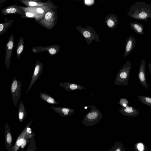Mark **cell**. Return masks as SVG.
I'll list each match as a JSON object with an SVG mask.
<instances>
[{
  "label": "cell",
  "instance_id": "1",
  "mask_svg": "<svg viewBox=\"0 0 151 151\" xmlns=\"http://www.w3.org/2000/svg\"><path fill=\"white\" fill-rule=\"evenodd\" d=\"M127 14L134 19L147 21L151 18V4L137 2L131 6Z\"/></svg>",
  "mask_w": 151,
  "mask_h": 151
},
{
  "label": "cell",
  "instance_id": "2",
  "mask_svg": "<svg viewBox=\"0 0 151 151\" xmlns=\"http://www.w3.org/2000/svg\"><path fill=\"white\" fill-rule=\"evenodd\" d=\"M91 110L84 116L82 123L85 126L89 127L94 125L103 118V116L100 111L94 105L89 106Z\"/></svg>",
  "mask_w": 151,
  "mask_h": 151
},
{
  "label": "cell",
  "instance_id": "3",
  "mask_svg": "<svg viewBox=\"0 0 151 151\" xmlns=\"http://www.w3.org/2000/svg\"><path fill=\"white\" fill-rule=\"evenodd\" d=\"M131 64L130 61H127L123 66L119 72L116 74L114 83L116 85H123L127 86L128 84V80L131 69Z\"/></svg>",
  "mask_w": 151,
  "mask_h": 151
},
{
  "label": "cell",
  "instance_id": "4",
  "mask_svg": "<svg viewBox=\"0 0 151 151\" xmlns=\"http://www.w3.org/2000/svg\"><path fill=\"white\" fill-rule=\"evenodd\" d=\"M76 28L85 39L88 45L91 44L93 40L100 42L99 36L92 27L89 26L86 27L78 26Z\"/></svg>",
  "mask_w": 151,
  "mask_h": 151
},
{
  "label": "cell",
  "instance_id": "5",
  "mask_svg": "<svg viewBox=\"0 0 151 151\" xmlns=\"http://www.w3.org/2000/svg\"><path fill=\"white\" fill-rule=\"evenodd\" d=\"M22 87L20 81L14 77L11 85V90L13 102L16 107L21 97Z\"/></svg>",
  "mask_w": 151,
  "mask_h": 151
},
{
  "label": "cell",
  "instance_id": "6",
  "mask_svg": "<svg viewBox=\"0 0 151 151\" xmlns=\"http://www.w3.org/2000/svg\"><path fill=\"white\" fill-rule=\"evenodd\" d=\"M14 35H12L10 37L6 45L5 65L7 68H9V67L12 51L14 46Z\"/></svg>",
  "mask_w": 151,
  "mask_h": 151
},
{
  "label": "cell",
  "instance_id": "7",
  "mask_svg": "<svg viewBox=\"0 0 151 151\" xmlns=\"http://www.w3.org/2000/svg\"><path fill=\"white\" fill-rule=\"evenodd\" d=\"M60 48V46L57 45H51L46 47L40 46L35 47H33L32 51L34 53H38L47 51L50 54V56H52L57 54L59 52Z\"/></svg>",
  "mask_w": 151,
  "mask_h": 151
},
{
  "label": "cell",
  "instance_id": "8",
  "mask_svg": "<svg viewBox=\"0 0 151 151\" xmlns=\"http://www.w3.org/2000/svg\"><path fill=\"white\" fill-rule=\"evenodd\" d=\"M43 64L38 60H37L35 65L32 77L31 80L28 88V89L26 91H29L33 85L42 73Z\"/></svg>",
  "mask_w": 151,
  "mask_h": 151
},
{
  "label": "cell",
  "instance_id": "9",
  "mask_svg": "<svg viewBox=\"0 0 151 151\" xmlns=\"http://www.w3.org/2000/svg\"><path fill=\"white\" fill-rule=\"evenodd\" d=\"M146 62L143 59L140 63V68L138 75V77L142 86H144L146 89H148L145 74Z\"/></svg>",
  "mask_w": 151,
  "mask_h": 151
},
{
  "label": "cell",
  "instance_id": "10",
  "mask_svg": "<svg viewBox=\"0 0 151 151\" xmlns=\"http://www.w3.org/2000/svg\"><path fill=\"white\" fill-rule=\"evenodd\" d=\"M5 145L8 151H12V137L10 128L7 123L5 126Z\"/></svg>",
  "mask_w": 151,
  "mask_h": 151
},
{
  "label": "cell",
  "instance_id": "11",
  "mask_svg": "<svg viewBox=\"0 0 151 151\" xmlns=\"http://www.w3.org/2000/svg\"><path fill=\"white\" fill-rule=\"evenodd\" d=\"M119 111L124 116L129 117L137 116L139 113V111L136 109L129 105L125 107H122L119 110Z\"/></svg>",
  "mask_w": 151,
  "mask_h": 151
},
{
  "label": "cell",
  "instance_id": "12",
  "mask_svg": "<svg viewBox=\"0 0 151 151\" xmlns=\"http://www.w3.org/2000/svg\"><path fill=\"white\" fill-rule=\"evenodd\" d=\"M106 25L111 29H114L117 26L119 20L117 17L114 14H109L105 18Z\"/></svg>",
  "mask_w": 151,
  "mask_h": 151
},
{
  "label": "cell",
  "instance_id": "13",
  "mask_svg": "<svg viewBox=\"0 0 151 151\" xmlns=\"http://www.w3.org/2000/svg\"><path fill=\"white\" fill-rule=\"evenodd\" d=\"M136 44V39L134 37L130 35L127 38L125 45V50L124 57L128 55L134 49Z\"/></svg>",
  "mask_w": 151,
  "mask_h": 151
},
{
  "label": "cell",
  "instance_id": "14",
  "mask_svg": "<svg viewBox=\"0 0 151 151\" xmlns=\"http://www.w3.org/2000/svg\"><path fill=\"white\" fill-rule=\"evenodd\" d=\"M51 108L63 117H67L72 114L75 111L73 109L66 107L52 106Z\"/></svg>",
  "mask_w": 151,
  "mask_h": 151
},
{
  "label": "cell",
  "instance_id": "15",
  "mask_svg": "<svg viewBox=\"0 0 151 151\" xmlns=\"http://www.w3.org/2000/svg\"><path fill=\"white\" fill-rule=\"evenodd\" d=\"M59 85L67 91H73L85 89L86 88L78 84L70 82L60 83Z\"/></svg>",
  "mask_w": 151,
  "mask_h": 151
},
{
  "label": "cell",
  "instance_id": "16",
  "mask_svg": "<svg viewBox=\"0 0 151 151\" xmlns=\"http://www.w3.org/2000/svg\"><path fill=\"white\" fill-rule=\"evenodd\" d=\"M27 125L17 138L15 144L13 146L12 151H17L21 146L27 133Z\"/></svg>",
  "mask_w": 151,
  "mask_h": 151
},
{
  "label": "cell",
  "instance_id": "17",
  "mask_svg": "<svg viewBox=\"0 0 151 151\" xmlns=\"http://www.w3.org/2000/svg\"><path fill=\"white\" fill-rule=\"evenodd\" d=\"M27 116V111L22 101L18 106V117L19 121L23 122Z\"/></svg>",
  "mask_w": 151,
  "mask_h": 151
},
{
  "label": "cell",
  "instance_id": "18",
  "mask_svg": "<svg viewBox=\"0 0 151 151\" xmlns=\"http://www.w3.org/2000/svg\"><path fill=\"white\" fill-rule=\"evenodd\" d=\"M129 25L132 29L137 33L142 35L144 32V27L142 24L136 22H131Z\"/></svg>",
  "mask_w": 151,
  "mask_h": 151
},
{
  "label": "cell",
  "instance_id": "19",
  "mask_svg": "<svg viewBox=\"0 0 151 151\" xmlns=\"http://www.w3.org/2000/svg\"><path fill=\"white\" fill-rule=\"evenodd\" d=\"M40 97L42 100L49 104L57 105L58 104L51 96L45 93L41 92Z\"/></svg>",
  "mask_w": 151,
  "mask_h": 151
},
{
  "label": "cell",
  "instance_id": "20",
  "mask_svg": "<svg viewBox=\"0 0 151 151\" xmlns=\"http://www.w3.org/2000/svg\"><path fill=\"white\" fill-rule=\"evenodd\" d=\"M16 48L17 57L18 59H19L24 48V41L22 37H21L19 39Z\"/></svg>",
  "mask_w": 151,
  "mask_h": 151
},
{
  "label": "cell",
  "instance_id": "21",
  "mask_svg": "<svg viewBox=\"0 0 151 151\" xmlns=\"http://www.w3.org/2000/svg\"><path fill=\"white\" fill-rule=\"evenodd\" d=\"M137 96L140 101L151 107V97L143 96Z\"/></svg>",
  "mask_w": 151,
  "mask_h": 151
},
{
  "label": "cell",
  "instance_id": "22",
  "mask_svg": "<svg viewBox=\"0 0 151 151\" xmlns=\"http://www.w3.org/2000/svg\"><path fill=\"white\" fill-rule=\"evenodd\" d=\"M109 151H125L124 147L120 142H117L115 143L114 145L112 147Z\"/></svg>",
  "mask_w": 151,
  "mask_h": 151
},
{
  "label": "cell",
  "instance_id": "23",
  "mask_svg": "<svg viewBox=\"0 0 151 151\" xmlns=\"http://www.w3.org/2000/svg\"><path fill=\"white\" fill-rule=\"evenodd\" d=\"M135 151H146L147 148L145 145L142 142H138L136 143L134 145Z\"/></svg>",
  "mask_w": 151,
  "mask_h": 151
},
{
  "label": "cell",
  "instance_id": "24",
  "mask_svg": "<svg viewBox=\"0 0 151 151\" xmlns=\"http://www.w3.org/2000/svg\"><path fill=\"white\" fill-rule=\"evenodd\" d=\"M33 136L30 139L29 144L27 151H35L37 149V147Z\"/></svg>",
  "mask_w": 151,
  "mask_h": 151
},
{
  "label": "cell",
  "instance_id": "25",
  "mask_svg": "<svg viewBox=\"0 0 151 151\" xmlns=\"http://www.w3.org/2000/svg\"><path fill=\"white\" fill-rule=\"evenodd\" d=\"M10 24L9 23H3L0 24V35L3 34L7 29L10 26Z\"/></svg>",
  "mask_w": 151,
  "mask_h": 151
},
{
  "label": "cell",
  "instance_id": "26",
  "mask_svg": "<svg viewBox=\"0 0 151 151\" xmlns=\"http://www.w3.org/2000/svg\"><path fill=\"white\" fill-rule=\"evenodd\" d=\"M118 104L122 107H125L129 105V102L128 100L125 98H121Z\"/></svg>",
  "mask_w": 151,
  "mask_h": 151
},
{
  "label": "cell",
  "instance_id": "27",
  "mask_svg": "<svg viewBox=\"0 0 151 151\" xmlns=\"http://www.w3.org/2000/svg\"><path fill=\"white\" fill-rule=\"evenodd\" d=\"M18 11V9L17 8L11 7L7 8L6 9L5 12L7 14H13L16 12Z\"/></svg>",
  "mask_w": 151,
  "mask_h": 151
},
{
  "label": "cell",
  "instance_id": "28",
  "mask_svg": "<svg viewBox=\"0 0 151 151\" xmlns=\"http://www.w3.org/2000/svg\"><path fill=\"white\" fill-rule=\"evenodd\" d=\"M83 4L86 6H91L95 4V0H83Z\"/></svg>",
  "mask_w": 151,
  "mask_h": 151
},
{
  "label": "cell",
  "instance_id": "29",
  "mask_svg": "<svg viewBox=\"0 0 151 151\" xmlns=\"http://www.w3.org/2000/svg\"><path fill=\"white\" fill-rule=\"evenodd\" d=\"M27 2V4L29 6H32L42 5V3L40 4L34 1H29Z\"/></svg>",
  "mask_w": 151,
  "mask_h": 151
},
{
  "label": "cell",
  "instance_id": "30",
  "mask_svg": "<svg viewBox=\"0 0 151 151\" xmlns=\"http://www.w3.org/2000/svg\"><path fill=\"white\" fill-rule=\"evenodd\" d=\"M26 16L28 17H34V14L32 13L27 12L25 14Z\"/></svg>",
  "mask_w": 151,
  "mask_h": 151
},
{
  "label": "cell",
  "instance_id": "31",
  "mask_svg": "<svg viewBox=\"0 0 151 151\" xmlns=\"http://www.w3.org/2000/svg\"><path fill=\"white\" fill-rule=\"evenodd\" d=\"M36 10L37 12L40 14H42L44 12V11L42 9L40 8H37V9Z\"/></svg>",
  "mask_w": 151,
  "mask_h": 151
},
{
  "label": "cell",
  "instance_id": "32",
  "mask_svg": "<svg viewBox=\"0 0 151 151\" xmlns=\"http://www.w3.org/2000/svg\"><path fill=\"white\" fill-rule=\"evenodd\" d=\"M148 68L150 70V75L151 76V63H149L148 64Z\"/></svg>",
  "mask_w": 151,
  "mask_h": 151
},
{
  "label": "cell",
  "instance_id": "33",
  "mask_svg": "<svg viewBox=\"0 0 151 151\" xmlns=\"http://www.w3.org/2000/svg\"><path fill=\"white\" fill-rule=\"evenodd\" d=\"M101 1H103V0H100ZM105 0V1H107L108 0Z\"/></svg>",
  "mask_w": 151,
  "mask_h": 151
},
{
  "label": "cell",
  "instance_id": "34",
  "mask_svg": "<svg viewBox=\"0 0 151 151\" xmlns=\"http://www.w3.org/2000/svg\"><path fill=\"white\" fill-rule=\"evenodd\" d=\"M76 1H80V0H75Z\"/></svg>",
  "mask_w": 151,
  "mask_h": 151
}]
</instances>
